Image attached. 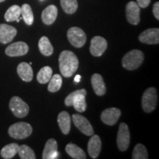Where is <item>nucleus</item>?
<instances>
[{"instance_id": "obj_1", "label": "nucleus", "mask_w": 159, "mask_h": 159, "mask_svg": "<svg viewBox=\"0 0 159 159\" xmlns=\"http://www.w3.org/2000/svg\"><path fill=\"white\" fill-rule=\"evenodd\" d=\"M59 68L65 77H70L78 69L79 61L76 55L69 50H64L60 54Z\"/></svg>"}, {"instance_id": "obj_2", "label": "nucleus", "mask_w": 159, "mask_h": 159, "mask_svg": "<svg viewBox=\"0 0 159 159\" xmlns=\"http://www.w3.org/2000/svg\"><path fill=\"white\" fill-rule=\"evenodd\" d=\"M87 92L85 89L76 90L69 94L65 99V105L66 106L73 105L75 110L79 113H83L86 110L85 96Z\"/></svg>"}, {"instance_id": "obj_3", "label": "nucleus", "mask_w": 159, "mask_h": 159, "mask_svg": "<svg viewBox=\"0 0 159 159\" xmlns=\"http://www.w3.org/2000/svg\"><path fill=\"white\" fill-rule=\"evenodd\" d=\"M144 59V53L139 49H133L123 57L122 64L127 70H136L142 64Z\"/></svg>"}, {"instance_id": "obj_4", "label": "nucleus", "mask_w": 159, "mask_h": 159, "mask_svg": "<svg viewBox=\"0 0 159 159\" xmlns=\"http://www.w3.org/2000/svg\"><path fill=\"white\" fill-rule=\"evenodd\" d=\"M33 133V128L29 123L17 122L12 125L8 129L10 136L15 139H24L29 137Z\"/></svg>"}, {"instance_id": "obj_5", "label": "nucleus", "mask_w": 159, "mask_h": 159, "mask_svg": "<svg viewBox=\"0 0 159 159\" xmlns=\"http://www.w3.org/2000/svg\"><path fill=\"white\" fill-rule=\"evenodd\" d=\"M158 102L157 90L153 87L148 88L144 91L142 96V105L143 111L146 113L152 112L156 108Z\"/></svg>"}, {"instance_id": "obj_6", "label": "nucleus", "mask_w": 159, "mask_h": 159, "mask_svg": "<svg viewBox=\"0 0 159 159\" xmlns=\"http://www.w3.org/2000/svg\"><path fill=\"white\" fill-rule=\"evenodd\" d=\"M9 108L18 118H24L29 114L28 105L19 97H13L10 101Z\"/></svg>"}, {"instance_id": "obj_7", "label": "nucleus", "mask_w": 159, "mask_h": 159, "mask_svg": "<svg viewBox=\"0 0 159 159\" xmlns=\"http://www.w3.org/2000/svg\"><path fill=\"white\" fill-rule=\"evenodd\" d=\"M69 41L76 48H80L86 42V35L82 29L77 27H72L67 32Z\"/></svg>"}, {"instance_id": "obj_8", "label": "nucleus", "mask_w": 159, "mask_h": 159, "mask_svg": "<svg viewBox=\"0 0 159 159\" xmlns=\"http://www.w3.org/2000/svg\"><path fill=\"white\" fill-rule=\"evenodd\" d=\"M116 142L117 146L120 151L125 152L128 149L130 142V134L128 126L124 122L119 125Z\"/></svg>"}, {"instance_id": "obj_9", "label": "nucleus", "mask_w": 159, "mask_h": 159, "mask_svg": "<svg viewBox=\"0 0 159 159\" xmlns=\"http://www.w3.org/2000/svg\"><path fill=\"white\" fill-rule=\"evenodd\" d=\"M72 121L77 129L83 134L89 136L94 135V129L91 126V123L85 117L82 115L75 114L72 115Z\"/></svg>"}, {"instance_id": "obj_10", "label": "nucleus", "mask_w": 159, "mask_h": 159, "mask_svg": "<svg viewBox=\"0 0 159 159\" xmlns=\"http://www.w3.org/2000/svg\"><path fill=\"white\" fill-rule=\"evenodd\" d=\"M108 47V43L104 38L94 36L91 39L90 45V52L94 57H99L103 55Z\"/></svg>"}, {"instance_id": "obj_11", "label": "nucleus", "mask_w": 159, "mask_h": 159, "mask_svg": "<svg viewBox=\"0 0 159 159\" xmlns=\"http://www.w3.org/2000/svg\"><path fill=\"white\" fill-rule=\"evenodd\" d=\"M29 51V47L23 41H18L10 44L5 49V54L10 57L23 56Z\"/></svg>"}, {"instance_id": "obj_12", "label": "nucleus", "mask_w": 159, "mask_h": 159, "mask_svg": "<svg viewBox=\"0 0 159 159\" xmlns=\"http://www.w3.org/2000/svg\"><path fill=\"white\" fill-rule=\"evenodd\" d=\"M126 17L128 22L137 25L140 22V7L136 2L130 1L126 6Z\"/></svg>"}, {"instance_id": "obj_13", "label": "nucleus", "mask_w": 159, "mask_h": 159, "mask_svg": "<svg viewBox=\"0 0 159 159\" xmlns=\"http://www.w3.org/2000/svg\"><path fill=\"white\" fill-rule=\"evenodd\" d=\"M121 116V111L116 108L105 109L101 114V119L105 125H114Z\"/></svg>"}, {"instance_id": "obj_14", "label": "nucleus", "mask_w": 159, "mask_h": 159, "mask_svg": "<svg viewBox=\"0 0 159 159\" xmlns=\"http://www.w3.org/2000/svg\"><path fill=\"white\" fill-rule=\"evenodd\" d=\"M142 43L148 44H158L159 43V29L150 28L143 31L139 36Z\"/></svg>"}, {"instance_id": "obj_15", "label": "nucleus", "mask_w": 159, "mask_h": 159, "mask_svg": "<svg viewBox=\"0 0 159 159\" xmlns=\"http://www.w3.org/2000/svg\"><path fill=\"white\" fill-rule=\"evenodd\" d=\"M17 34V30L15 27L6 24L0 25V42L7 43L11 42Z\"/></svg>"}, {"instance_id": "obj_16", "label": "nucleus", "mask_w": 159, "mask_h": 159, "mask_svg": "<svg viewBox=\"0 0 159 159\" xmlns=\"http://www.w3.org/2000/svg\"><path fill=\"white\" fill-rule=\"evenodd\" d=\"M102 148L101 139L97 135H92L88 143V152L92 158H97L100 153Z\"/></svg>"}, {"instance_id": "obj_17", "label": "nucleus", "mask_w": 159, "mask_h": 159, "mask_svg": "<svg viewBox=\"0 0 159 159\" xmlns=\"http://www.w3.org/2000/svg\"><path fill=\"white\" fill-rule=\"evenodd\" d=\"M57 143L54 139H50L46 143L43 149L42 158L43 159H55L57 158Z\"/></svg>"}, {"instance_id": "obj_18", "label": "nucleus", "mask_w": 159, "mask_h": 159, "mask_svg": "<svg viewBox=\"0 0 159 159\" xmlns=\"http://www.w3.org/2000/svg\"><path fill=\"white\" fill-rule=\"evenodd\" d=\"M57 16V8L54 5H50L42 11L41 19L47 25H50L55 22Z\"/></svg>"}, {"instance_id": "obj_19", "label": "nucleus", "mask_w": 159, "mask_h": 159, "mask_svg": "<svg viewBox=\"0 0 159 159\" xmlns=\"http://www.w3.org/2000/svg\"><path fill=\"white\" fill-rule=\"evenodd\" d=\"M17 73L22 80L30 82L33 78V71L30 65L26 62L19 63L17 67Z\"/></svg>"}, {"instance_id": "obj_20", "label": "nucleus", "mask_w": 159, "mask_h": 159, "mask_svg": "<svg viewBox=\"0 0 159 159\" xmlns=\"http://www.w3.org/2000/svg\"><path fill=\"white\" fill-rule=\"evenodd\" d=\"M91 80L95 94L97 96H103L106 92V87L102 77L99 74H94Z\"/></svg>"}, {"instance_id": "obj_21", "label": "nucleus", "mask_w": 159, "mask_h": 159, "mask_svg": "<svg viewBox=\"0 0 159 159\" xmlns=\"http://www.w3.org/2000/svg\"><path fill=\"white\" fill-rule=\"evenodd\" d=\"M57 123L63 134L67 135L69 134L71 129V117L66 111H62L57 116Z\"/></svg>"}, {"instance_id": "obj_22", "label": "nucleus", "mask_w": 159, "mask_h": 159, "mask_svg": "<svg viewBox=\"0 0 159 159\" xmlns=\"http://www.w3.org/2000/svg\"><path fill=\"white\" fill-rule=\"evenodd\" d=\"M66 152L69 156L75 159H85L86 156L83 149L75 144H68L66 147Z\"/></svg>"}, {"instance_id": "obj_23", "label": "nucleus", "mask_w": 159, "mask_h": 159, "mask_svg": "<svg viewBox=\"0 0 159 159\" xmlns=\"http://www.w3.org/2000/svg\"><path fill=\"white\" fill-rule=\"evenodd\" d=\"M39 48L41 53L44 56H50L52 55L53 47L51 44L49 39L46 36H43L40 39L39 41Z\"/></svg>"}, {"instance_id": "obj_24", "label": "nucleus", "mask_w": 159, "mask_h": 159, "mask_svg": "<svg viewBox=\"0 0 159 159\" xmlns=\"http://www.w3.org/2000/svg\"><path fill=\"white\" fill-rule=\"evenodd\" d=\"M19 145L16 143H11L7 144L2 149L1 156L5 159H10L13 158L16 154L18 153Z\"/></svg>"}, {"instance_id": "obj_25", "label": "nucleus", "mask_w": 159, "mask_h": 159, "mask_svg": "<svg viewBox=\"0 0 159 159\" xmlns=\"http://www.w3.org/2000/svg\"><path fill=\"white\" fill-rule=\"evenodd\" d=\"M52 76V69L49 66H44L40 69L37 75V80L41 84H46Z\"/></svg>"}, {"instance_id": "obj_26", "label": "nucleus", "mask_w": 159, "mask_h": 159, "mask_svg": "<svg viewBox=\"0 0 159 159\" xmlns=\"http://www.w3.org/2000/svg\"><path fill=\"white\" fill-rule=\"evenodd\" d=\"M21 15L27 25H32L34 21V16L31 7L28 4H24L21 7Z\"/></svg>"}, {"instance_id": "obj_27", "label": "nucleus", "mask_w": 159, "mask_h": 159, "mask_svg": "<svg viewBox=\"0 0 159 159\" xmlns=\"http://www.w3.org/2000/svg\"><path fill=\"white\" fill-rule=\"evenodd\" d=\"M21 16V7L19 5H13L7 9L5 14V19L7 21H13L19 19Z\"/></svg>"}, {"instance_id": "obj_28", "label": "nucleus", "mask_w": 159, "mask_h": 159, "mask_svg": "<svg viewBox=\"0 0 159 159\" xmlns=\"http://www.w3.org/2000/svg\"><path fill=\"white\" fill-rule=\"evenodd\" d=\"M61 5L67 14L75 13L78 7V3L77 0H61Z\"/></svg>"}, {"instance_id": "obj_29", "label": "nucleus", "mask_w": 159, "mask_h": 159, "mask_svg": "<svg viewBox=\"0 0 159 159\" xmlns=\"http://www.w3.org/2000/svg\"><path fill=\"white\" fill-rule=\"evenodd\" d=\"M49 82L48 91L52 93L56 92V91H58L61 88V85H62L63 83L62 77L60 75L56 74L52 76Z\"/></svg>"}, {"instance_id": "obj_30", "label": "nucleus", "mask_w": 159, "mask_h": 159, "mask_svg": "<svg viewBox=\"0 0 159 159\" xmlns=\"http://www.w3.org/2000/svg\"><path fill=\"white\" fill-rule=\"evenodd\" d=\"M148 152L147 148L142 144H138L135 146L133 151L132 158L134 159H148Z\"/></svg>"}, {"instance_id": "obj_31", "label": "nucleus", "mask_w": 159, "mask_h": 159, "mask_svg": "<svg viewBox=\"0 0 159 159\" xmlns=\"http://www.w3.org/2000/svg\"><path fill=\"white\" fill-rule=\"evenodd\" d=\"M18 153H19L20 158L21 159H35L36 158L33 149L25 144L19 146Z\"/></svg>"}, {"instance_id": "obj_32", "label": "nucleus", "mask_w": 159, "mask_h": 159, "mask_svg": "<svg viewBox=\"0 0 159 159\" xmlns=\"http://www.w3.org/2000/svg\"><path fill=\"white\" fill-rule=\"evenodd\" d=\"M151 0H136L137 5H139V7L142 8H146L148 6L150 5Z\"/></svg>"}, {"instance_id": "obj_33", "label": "nucleus", "mask_w": 159, "mask_h": 159, "mask_svg": "<svg viewBox=\"0 0 159 159\" xmlns=\"http://www.w3.org/2000/svg\"><path fill=\"white\" fill-rule=\"evenodd\" d=\"M152 12H153L154 16L156 17L157 20H159V2H156L153 5V7H152Z\"/></svg>"}, {"instance_id": "obj_34", "label": "nucleus", "mask_w": 159, "mask_h": 159, "mask_svg": "<svg viewBox=\"0 0 159 159\" xmlns=\"http://www.w3.org/2000/svg\"><path fill=\"white\" fill-rule=\"evenodd\" d=\"M80 79H81V76H80V75H77V76L75 77V83H79L80 81Z\"/></svg>"}, {"instance_id": "obj_35", "label": "nucleus", "mask_w": 159, "mask_h": 159, "mask_svg": "<svg viewBox=\"0 0 159 159\" xmlns=\"http://www.w3.org/2000/svg\"><path fill=\"white\" fill-rule=\"evenodd\" d=\"M4 1H5V0H0V2H2Z\"/></svg>"}]
</instances>
